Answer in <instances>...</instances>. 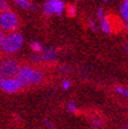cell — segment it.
<instances>
[{"label": "cell", "instance_id": "1", "mask_svg": "<svg viewBox=\"0 0 128 129\" xmlns=\"http://www.w3.org/2000/svg\"><path fill=\"white\" fill-rule=\"evenodd\" d=\"M16 78L21 82L23 87L30 84H39L43 80V74L41 70L30 66H22L19 68Z\"/></svg>", "mask_w": 128, "mask_h": 129}, {"label": "cell", "instance_id": "2", "mask_svg": "<svg viewBox=\"0 0 128 129\" xmlns=\"http://www.w3.org/2000/svg\"><path fill=\"white\" fill-rule=\"evenodd\" d=\"M23 44V37L20 33L14 30L6 33L3 36V39L0 45V50L4 54H14L21 48Z\"/></svg>", "mask_w": 128, "mask_h": 129}, {"label": "cell", "instance_id": "3", "mask_svg": "<svg viewBox=\"0 0 128 129\" xmlns=\"http://www.w3.org/2000/svg\"><path fill=\"white\" fill-rule=\"evenodd\" d=\"M19 19L14 12L10 10L0 12V30L3 33H11L18 28Z\"/></svg>", "mask_w": 128, "mask_h": 129}, {"label": "cell", "instance_id": "4", "mask_svg": "<svg viewBox=\"0 0 128 129\" xmlns=\"http://www.w3.org/2000/svg\"><path fill=\"white\" fill-rule=\"evenodd\" d=\"M20 66L17 61L13 59H1L0 60V76L2 78H14Z\"/></svg>", "mask_w": 128, "mask_h": 129}, {"label": "cell", "instance_id": "5", "mask_svg": "<svg viewBox=\"0 0 128 129\" xmlns=\"http://www.w3.org/2000/svg\"><path fill=\"white\" fill-rule=\"evenodd\" d=\"M64 9H65V4H64L62 0H47L43 6V11L47 16H52V15L60 16L63 13Z\"/></svg>", "mask_w": 128, "mask_h": 129}, {"label": "cell", "instance_id": "6", "mask_svg": "<svg viewBox=\"0 0 128 129\" xmlns=\"http://www.w3.org/2000/svg\"><path fill=\"white\" fill-rule=\"evenodd\" d=\"M22 87H23V85L16 77H14V78H3L2 82H1V86H0V88H1L3 91L8 92V93L17 92Z\"/></svg>", "mask_w": 128, "mask_h": 129}, {"label": "cell", "instance_id": "7", "mask_svg": "<svg viewBox=\"0 0 128 129\" xmlns=\"http://www.w3.org/2000/svg\"><path fill=\"white\" fill-rule=\"evenodd\" d=\"M100 21H101V29L103 30L105 34H110L111 33V25H110L109 20L104 16L103 18L100 19Z\"/></svg>", "mask_w": 128, "mask_h": 129}, {"label": "cell", "instance_id": "8", "mask_svg": "<svg viewBox=\"0 0 128 129\" xmlns=\"http://www.w3.org/2000/svg\"><path fill=\"white\" fill-rule=\"evenodd\" d=\"M57 53L56 50L53 49V48H48V49H45L43 51V54L41 57V60H45V61H49V60H53L54 58L56 57Z\"/></svg>", "mask_w": 128, "mask_h": 129}, {"label": "cell", "instance_id": "9", "mask_svg": "<svg viewBox=\"0 0 128 129\" xmlns=\"http://www.w3.org/2000/svg\"><path fill=\"white\" fill-rule=\"evenodd\" d=\"M120 13L121 16L124 20L128 23V0H124V2L120 6Z\"/></svg>", "mask_w": 128, "mask_h": 129}, {"label": "cell", "instance_id": "10", "mask_svg": "<svg viewBox=\"0 0 128 129\" xmlns=\"http://www.w3.org/2000/svg\"><path fill=\"white\" fill-rule=\"evenodd\" d=\"M14 1L20 6V8L22 9H25V10H28V9H34L36 10L35 6H33V4H31L28 0H14Z\"/></svg>", "mask_w": 128, "mask_h": 129}, {"label": "cell", "instance_id": "11", "mask_svg": "<svg viewBox=\"0 0 128 129\" xmlns=\"http://www.w3.org/2000/svg\"><path fill=\"white\" fill-rule=\"evenodd\" d=\"M30 48L33 49L35 53H41V51L43 50V47H42L41 43L37 42V41H33L30 43Z\"/></svg>", "mask_w": 128, "mask_h": 129}, {"label": "cell", "instance_id": "12", "mask_svg": "<svg viewBox=\"0 0 128 129\" xmlns=\"http://www.w3.org/2000/svg\"><path fill=\"white\" fill-rule=\"evenodd\" d=\"M76 14H77L76 6L74 4H69L67 6V15L70 16V17H74V16H76Z\"/></svg>", "mask_w": 128, "mask_h": 129}, {"label": "cell", "instance_id": "13", "mask_svg": "<svg viewBox=\"0 0 128 129\" xmlns=\"http://www.w3.org/2000/svg\"><path fill=\"white\" fill-rule=\"evenodd\" d=\"M67 110L70 113H75L77 111V105L75 102H69L67 104Z\"/></svg>", "mask_w": 128, "mask_h": 129}, {"label": "cell", "instance_id": "14", "mask_svg": "<svg viewBox=\"0 0 128 129\" xmlns=\"http://www.w3.org/2000/svg\"><path fill=\"white\" fill-rule=\"evenodd\" d=\"M10 10V4L6 0H0V12Z\"/></svg>", "mask_w": 128, "mask_h": 129}, {"label": "cell", "instance_id": "15", "mask_svg": "<svg viewBox=\"0 0 128 129\" xmlns=\"http://www.w3.org/2000/svg\"><path fill=\"white\" fill-rule=\"evenodd\" d=\"M117 92L123 94L124 96H128V89H126V88H124L122 86H118L117 87Z\"/></svg>", "mask_w": 128, "mask_h": 129}, {"label": "cell", "instance_id": "16", "mask_svg": "<svg viewBox=\"0 0 128 129\" xmlns=\"http://www.w3.org/2000/svg\"><path fill=\"white\" fill-rule=\"evenodd\" d=\"M92 126L95 129H99L102 127V121L100 119H93L92 120Z\"/></svg>", "mask_w": 128, "mask_h": 129}, {"label": "cell", "instance_id": "17", "mask_svg": "<svg viewBox=\"0 0 128 129\" xmlns=\"http://www.w3.org/2000/svg\"><path fill=\"white\" fill-rule=\"evenodd\" d=\"M89 26H90V28L92 29V30H94V31H97V24H95V22L92 20V19H90L89 20Z\"/></svg>", "mask_w": 128, "mask_h": 129}, {"label": "cell", "instance_id": "18", "mask_svg": "<svg viewBox=\"0 0 128 129\" xmlns=\"http://www.w3.org/2000/svg\"><path fill=\"white\" fill-rule=\"evenodd\" d=\"M97 16H98V18H99V19L103 18V17L105 16V14H104V10L102 9V8H100V9L98 10V12H97Z\"/></svg>", "mask_w": 128, "mask_h": 129}, {"label": "cell", "instance_id": "19", "mask_svg": "<svg viewBox=\"0 0 128 129\" xmlns=\"http://www.w3.org/2000/svg\"><path fill=\"white\" fill-rule=\"evenodd\" d=\"M44 125H45V127L47 129H53V124H52V122H50L49 120H44Z\"/></svg>", "mask_w": 128, "mask_h": 129}, {"label": "cell", "instance_id": "20", "mask_svg": "<svg viewBox=\"0 0 128 129\" xmlns=\"http://www.w3.org/2000/svg\"><path fill=\"white\" fill-rule=\"evenodd\" d=\"M62 87H63L64 89H68V88L70 87V82H69L68 80L63 81V82H62Z\"/></svg>", "mask_w": 128, "mask_h": 129}, {"label": "cell", "instance_id": "21", "mask_svg": "<svg viewBox=\"0 0 128 129\" xmlns=\"http://www.w3.org/2000/svg\"><path fill=\"white\" fill-rule=\"evenodd\" d=\"M3 36H4V33L0 30V45H1V42H2V39H3Z\"/></svg>", "mask_w": 128, "mask_h": 129}, {"label": "cell", "instance_id": "22", "mask_svg": "<svg viewBox=\"0 0 128 129\" xmlns=\"http://www.w3.org/2000/svg\"><path fill=\"white\" fill-rule=\"evenodd\" d=\"M2 79H3V78H2L1 76H0V86H1V82H2Z\"/></svg>", "mask_w": 128, "mask_h": 129}, {"label": "cell", "instance_id": "23", "mask_svg": "<svg viewBox=\"0 0 128 129\" xmlns=\"http://www.w3.org/2000/svg\"><path fill=\"white\" fill-rule=\"evenodd\" d=\"M126 50H127V53H128V44L126 45Z\"/></svg>", "mask_w": 128, "mask_h": 129}, {"label": "cell", "instance_id": "24", "mask_svg": "<svg viewBox=\"0 0 128 129\" xmlns=\"http://www.w3.org/2000/svg\"><path fill=\"white\" fill-rule=\"evenodd\" d=\"M123 129H128V126H126V127H124Z\"/></svg>", "mask_w": 128, "mask_h": 129}, {"label": "cell", "instance_id": "25", "mask_svg": "<svg viewBox=\"0 0 128 129\" xmlns=\"http://www.w3.org/2000/svg\"><path fill=\"white\" fill-rule=\"evenodd\" d=\"M105 1H109V0H105Z\"/></svg>", "mask_w": 128, "mask_h": 129}]
</instances>
